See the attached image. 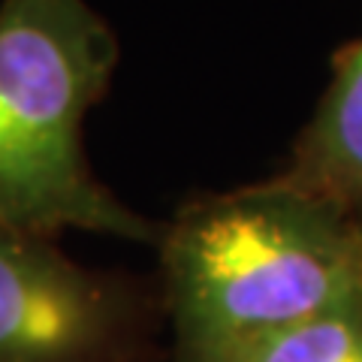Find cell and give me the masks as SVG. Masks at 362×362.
Listing matches in <instances>:
<instances>
[{
  "label": "cell",
  "mask_w": 362,
  "mask_h": 362,
  "mask_svg": "<svg viewBox=\"0 0 362 362\" xmlns=\"http://www.w3.org/2000/svg\"><path fill=\"white\" fill-rule=\"evenodd\" d=\"M157 251L173 362H245L362 290V226L281 175L185 202Z\"/></svg>",
  "instance_id": "6da1fadb"
},
{
  "label": "cell",
  "mask_w": 362,
  "mask_h": 362,
  "mask_svg": "<svg viewBox=\"0 0 362 362\" xmlns=\"http://www.w3.org/2000/svg\"><path fill=\"white\" fill-rule=\"evenodd\" d=\"M121 45L88 0L0 4V221L40 239L66 230L157 245L154 223L88 163L82 127Z\"/></svg>",
  "instance_id": "7a4b0ae2"
},
{
  "label": "cell",
  "mask_w": 362,
  "mask_h": 362,
  "mask_svg": "<svg viewBox=\"0 0 362 362\" xmlns=\"http://www.w3.org/2000/svg\"><path fill=\"white\" fill-rule=\"evenodd\" d=\"M157 290L0 221V362H151Z\"/></svg>",
  "instance_id": "3957f363"
},
{
  "label": "cell",
  "mask_w": 362,
  "mask_h": 362,
  "mask_svg": "<svg viewBox=\"0 0 362 362\" xmlns=\"http://www.w3.org/2000/svg\"><path fill=\"white\" fill-rule=\"evenodd\" d=\"M281 178L362 226V37L332 58V78L293 142Z\"/></svg>",
  "instance_id": "277c9868"
},
{
  "label": "cell",
  "mask_w": 362,
  "mask_h": 362,
  "mask_svg": "<svg viewBox=\"0 0 362 362\" xmlns=\"http://www.w3.org/2000/svg\"><path fill=\"white\" fill-rule=\"evenodd\" d=\"M245 362H362V290L269 338Z\"/></svg>",
  "instance_id": "5b68a950"
}]
</instances>
